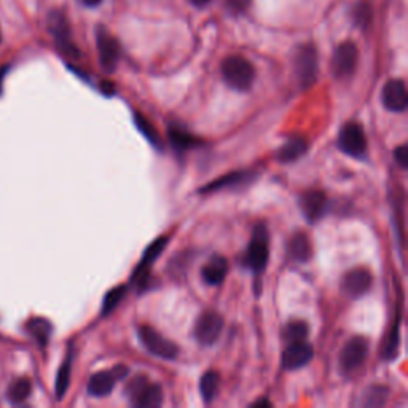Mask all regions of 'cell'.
<instances>
[{"instance_id": "14", "label": "cell", "mask_w": 408, "mask_h": 408, "mask_svg": "<svg viewBox=\"0 0 408 408\" xmlns=\"http://www.w3.org/2000/svg\"><path fill=\"white\" fill-rule=\"evenodd\" d=\"M97 51H99L101 66L107 72L115 70L118 59H120V43L104 29L97 32Z\"/></svg>"}, {"instance_id": "2", "label": "cell", "mask_w": 408, "mask_h": 408, "mask_svg": "<svg viewBox=\"0 0 408 408\" xmlns=\"http://www.w3.org/2000/svg\"><path fill=\"white\" fill-rule=\"evenodd\" d=\"M222 75L226 85L233 90L246 91L254 84L255 70L254 66L242 56H230L222 64Z\"/></svg>"}, {"instance_id": "28", "label": "cell", "mask_w": 408, "mask_h": 408, "mask_svg": "<svg viewBox=\"0 0 408 408\" xmlns=\"http://www.w3.org/2000/svg\"><path fill=\"white\" fill-rule=\"evenodd\" d=\"M70 364H72V358L70 356H67L66 362L61 365L59 369V373H58V378H56V396H58V399H63L67 387H69L70 383Z\"/></svg>"}, {"instance_id": "15", "label": "cell", "mask_w": 408, "mask_h": 408, "mask_svg": "<svg viewBox=\"0 0 408 408\" xmlns=\"http://www.w3.org/2000/svg\"><path fill=\"white\" fill-rule=\"evenodd\" d=\"M383 106L391 112H404L408 106L407 86L404 80H389L381 93Z\"/></svg>"}, {"instance_id": "6", "label": "cell", "mask_w": 408, "mask_h": 408, "mask_svg": "<svg viewBox=\"0 0 408 408\" xmlns=\"http://www.w3.org/2000/svg\"><path fill=\"white\" fill-rule=\"evenodd\" d=\"M139 338L146 346L148 353L157 356L159 359H168L171 360L179 354V348L173 342H169L168 338H164L162 333H158L157 330L147 325H142L139 329Z\"/></svg>"}, {"instance_id": "31", "label": "cell", "mask_w": 408, "mask_h": 408, "mask_svg": "<svg viewBox=\"0 0 408 408\" xmlns=\"http://www.w3.org/2000/svg\"><path fill=\"white\" fill-rule=\"evenodd\" d=\"M394 158H396L397 164H399V166H400L402 169H405V168L408 166V153H407V146H400V147H397L396 150H394Z\"/></svg>"}, {"instance_id": "36", "label": "cell", "mask_w": 408, "mask_h": 408, "mask_svg": "<svg viewBox=\"0 0 408 408\" xmlns=\"http://www.w3.org/2000/svg\"><path fill=\"white\" fill-rule=\"evenodd\" d=\"M80 2L84 5H86V7H97V5H99L102 0H80Z\"/></svg>"}, {"instance_id": "10", "label": "cell", "mask_w": 408, "mask_h": 408, "mask_svg": "<svg viewBox=\"0 0 408 408\" xmlns=\"http://www.w3.org/2000/svg\"><path fill=\"white\" fill-rule=\"evenodd\" d=\"M129 369L125 365H117L113 369L107 371H99V373H95L88 381V392L93 397H104L108 392H112L113 386L118 380L125 378L128 375Z\"/></svg>"}, {"instance_id": "22", "label": "cell", "mask_w": 408, "mask_h": 408, "mask_svg": "<svg viewBox=\"0 0 408 408\" xmlns=\"http://www.w3.org/2000/svg\"><path fill=\"white\" fill-rule=\"evenodd\" d=\"M251 174L247 173H231V174H226L224 177L214 180V182H211L209 185H206V187L201 190L203 193H209V192H217V190H222V188H226V187H231V185H236V184H242L244 180L249 177Z\"/></svg>"}, {"instance_id": "5", "label": "cell", "mask_w": 408, "mask_h": 408, "mask_svg": "<svg viewBox=\"0 0 408 408\" xmlns=\"http://www.w3.org/2000/svg\"><path fill=\"white\" fill-rule=\"evenodd\" d=\"M295 72L303 90H308L318 79V51L311 45H304L297 51Z\"/></svg>"}, {"instance_id": "29", "label": "cell", "mask_w": 408, "mask_h": 408, "mask_svg": "<svg viewBox=\"0 0 408 408\" xmlns=\"http://www.w3.org/2000/svg\"><path fill=\"white\" fill-rule=\"evenodd\" d=\"M125 293H126V286H118L115 289H112V291H108L104 302H102V314H104V316L110 314L113 309L118 307V303L123 300Z\"/></svg>"}, {"instance_id": "32", "label": "cell", "mask_w": 408, "mask_h": 408, "mask_svg": "<svg viewBox=\"0 0 408 408\" xmlns=\"http://www.w3.org/2000/svg\"><path fill=\"white\" fill-rule=\"evenodd\" d=\"M251 0H226V7L233 12H244L249 7Z\"/></svg>"}, {"instance_id": "21", "label": "cell", "mask_w": 408, "mask_h": 408, "mask_svg": "<svg viewBox=\"0 0 408 408\" xmlns=\"http://www.w3.org/2000/svg\"><path fill=\"white\" fill-rule=\"evenodd\" d=\"M219 385H220V378L215 371H208V373L201 376L200 392L204 402L211 404V402L214 400V397L217 396V391H219Z\"/></svg>"}, {"instance_id": "17", "label": "cell", "mask_w": 408, "mask_h": 408, "mask_svg": "<svg viewBox=\"0 0 408 408\" xmlns=\"http://www.w3.org/2000/svg\"><path fill=\"white\" fill-rule=\"evenodd\" d=\"M226 273H229V262H226V258L215 255L206 263L203 271H201V276H203V281L208 286H217V284H220L225 280Z\"/></svg>"}, {"instance_id": "19", "label": "cell", "mask_w": 408, "mask_h": 408, "mask_svg": "<svg viewBox=\"0 0 408 408\" xmlns=\"http://www.w3.org/2000/svg\"><path fill=\"white\" fill-rule=\"evenodd\" d=\"M308 148H309L308 139L295 136V137H291L286 144H284V146L280 148V155H278V157H280L282 163H292L300 157H303V155L308 152Z\"/></svg>"}, {"instance_id": "4", "label": "cell", "mask_w": 408, "mask_h": 408, "mask_svg": "<svg viewBox=\"0 0 408 408\" xmlns=\"http://www.w3.org/2000/svg\"><path fill=\"white\" fill-rule=\"evenodd\" d=\"M338 147L343 153L354 158H362L367 153V137L359 123L349 122L338 134Z\"/></svg>"}, {"instance_id": "18", "label": "cell", "mask_w": 408, "mask_h": 408, "mask_svg": "<svg viewBox=\"0 0 408 408\" xmlns=\"http://www.w3.org/2000/svg\"><path fill=\"white\" fill-rule=\"evenodd\" d=\"M168 136H169V142H171L173 148L179 153L187 152V150H190V148H193L201 144L200 139H196L193 134H190L187 131V129H184L182 126H177V125L169 126Z\"/></svg>"}, {"instance_id": "8", "label": "cell", "mask_w": 408, "mask_h": 408, "mask_svg": "<svg viewBox=\"0 0 408 408\" xmlns=\"http://www.w3.org/2000/svg\"><path fill=\"white\" fill-rule=\"evenodd\" d=\"M224 330V319L215 311H206L198 318L195 324V338L201 344L211 346L219 340Z\"/></svg>"}, {"instance_id": "1", "label": "cell", "mask_w": 408, "mask_h": 408, "mask_svg": "<svg viewBox=\"0 0 408 408\" xmlns=\"http://www.w3.org/2000/svg\"><path fill=\"white\" fill-rule=\"evenodd\" d=\"M125 392L129 402H131V405L137 408H157L162 405V386L152 383V381L144 375H139L136 378L129 381Z\"/></svg>"}, {"instance_id": "16", "label": "cell", "mask_w": 408, "mask_h": 408, "mask_svg": "<svg viewBox=\"0 0 408 408\" xmlns=\"http://www.w3.org/2000/svg\"><path fill=\"white\" fill-rule=\"evenodd\" d=\"M329 201L324 192L319 190H313V192H307L302 195L300 198V208L304 215V219L309 222H316L322 219V215L327 211Z\"/></svg>"}, {"instance_id": "26", "label": "cell", "mask_w": 408, "mask_h": 408, "mask_svg": "<svg viewBox=\"0 0 408 408\" xmlns=\"http://www.w3.org/2000/svg\"><path fill=\"white\" fill-rule=\"evenodd\" d=\"M134 122H136V126H137L139 131H141L144 136H146L148 141L153 144V146H157V147L162 146V139H159L158 131L155 129L152 123L142 115V113H137V112L134 113Z\"/></svg>"}, {"instance_id": "11", "label": "cell", "mask_w": 408, "mask_h": 408, "mask_svg": "<svg viewBox=\"0 0 408 408\" xmlns=\"http://www.w3.org/2000/svg\"><path fill=\"white\" fill-rule=\"evenodd\" d=\"M359 51L358 46L353 42H344L335 50L332 58V70L338 79H346V77L353 75L358 66Z\"/></svg>"}, {"instance_id": "23", "label": "cell", "mask_w": 408, "mask_h": 408, "mask_svg": "<svg viewBox=\"0 0 408 408\" xmlns=\"http://www.w3.org/2000/svg\"><path fill=\"white\" fill-rule=\"evenodd\" d=\"M28 329L32 337L37 340V342L45 346L48 343V338L51 335V324L46 321L43 318H35V319H30L29 324H28Z\"/></svg>"}, {"instance_id": "20", "label": "cell", "mask_w": 408, "mask_h": 408, "mask_svg": "<svg viewBox=\"0 0 408 408\" xmlns=\"http://www.w3.org/2000/svg\"><path fill=\"white\" fill-rule=\"evenodd\" d=\"M311 242L304 233H297L289 242V254L295 262H308L311 258Z\"/></svg>"}, {"instance_id": "35", "label": "cell", "mask_w": 408, "mask_h": 408, "mask_svg": "<svg viewBox=\"0 0 408 408\" xmlns=\"http://www.w3.org/2000/svg\"><path fill=\"white\" fill-rule=\"evenodd\" d=\"M252 407H271V402L268 400V399H262V400H257V402H254V404H252Z\"/></svg>"}, {"instance_id": "24", "label": "cell", "mask_w": 408, "mask_h": 408, "mask_svg": "<svg viewBox=\"0 0 408 408\" xmlns=\"http://www.w3.org/2000/svg\"><path fill=\"white\" fill-rule=\"evenodd\" d=\"M30 391H32L30 381L28 378H18L8 387V399L12 400L13 404H19V402H24L28 399L30 396Z\"/></svg>"}, {"instance_id": "30", "label": "cell", "mask_w": 408, "mask_h": 408, "mask_svg": "<svg viewBox=\"0 0 408 408\" xmlns=\"http://www.w3.org/2000/svg\"><path fill=\"white\" fill-rule=\"evenodd\" d=\"M399 324H400V318L397 316L394 327H392L389 337H387V342L385 344L383 356L386 359H394V356L397 354V344H399Z\"/></svg>"}, {"instance_id": "7", "label": "cell", "mask_w": 408, "mask_h": 408, "mask_svg": "<svg viewBox=\"0 0 408 408\" xmlns=\"http://www.w3.org/2000/svg\"><path fill=\"white\" fill-rule=\"evenodd\" d=\"M367 354H369V342L364 337L351 338L340 353V369L344 373L358 370L365 362Z\"/></svg>"}, {"instance_id": "25", "label": "cell", "mask_w": 408, "mask_h": 408, "mask_svg": "<svg viewBox=\"0 0 408 408\" xmlns=\"http://www.w3.org/2000/svg\"><path fill=\"white\" fill-rule=\"evenodd\" d=\"M387 387L385 386H371L370 389H367V392L364 394V400H362V405L364 407H383L387 400Z\"/></svg>"}, {"instance_id": "37", "label": "cell", "mask_w": 408, "mask_h": 408, "mask_svg": "<svg viewBox=\"0 0 408 408\" xmlns=\"http://www.w3.org/2000/svg\"><path fill=\"white\" fill-rule=\"evenodd\" d=\"M192 2H193L195 5H198V7H204V5L208 3L209 0H192Z\"/></svg>"}, {"instance_id": "27", "label": "cell", "mask_w": 408, "mask_h": 408, "mask_svg": "<svg viewBox=\"0 0 408 408\" xmlns=\"http://www.w3.org/2000/svg\"><path fill=\"white\" fill-rule=\"evenodd\" d=\"M284 338L287 343L292 342H302L308 337V325L303 321H292L286 325L284 329Z\"/></svg>"}, {"instance_id": "34", "label": "cell", "mask_w": 408, "mask_h": 408, "mask_svg": "<svg viewBox=\"0 0 408 408\" xmlns=\"http://www.w3.org/2000/svg\"><path fill=\"white\" fill-rule=\"evenodd\" d=\"M8 72V66H0V93H2V85H3V79Z\"/></svg>"}, {"instance_id": "13", "label": "cell", "mask_w": 408, "mask_h": 408, "mask_svg": "<svg viewBox=\"0 0 408 408\" xmlns=\"http://www.w3.org/2000/svg\"><path fill=\"white\" fill-rule=\"evenodd\" d=\"M313 346L302 340V342H292L287 344L282 354V367L286 370L302 369L313 359Z\"/></svg>"}, {"instance_id": "33", "label": "cell", "mask_w": 408, "mask_h": 408, "mask_svg": "<svg viewBox=\"0 0 408 408\" xmlns=\"http://www.w3.org/2000/svg\"><path fill=\"white\" fill-rule=\"evenodd\" d=\"M358 14H356V21L358 23H369V18H370V10H369V5H360L358 8Z\"/></svg>"}, {"instance_id": "9", "label": "cell", "mask_w": 408, "mask_h": 408, "mask_svg": "<svg viewBox=\"0 0 408 408\" xmlns=\"http://www.w3.org/2000/svg\"><path fill=\"white\" fill-rule=\"evenodd\" d=\"M48 29L51 35L56 40V45L59 46V50L72 58H79V50L75 48V45L70 40V28L67 23L66 17L61 12H51L48 17Z\"/></svg>"}, {"instance_id": "3", "label": "cell", "mask_w": 408, "mask_h": 408, "mask_svg": "<svg viewBox=\"0 0 408 408\" xmlns=\"http://www.w3.org/2000/svg\"><path fill=\"white\" fill-rule=\"evenodd\" d=\"M268 263V233L263 224H258L252 233L251 244L247 247L244 265L252 271L260 273Z\"/></svg>"}, {"instance_id": "12", "label": "cell", "mask_w": 408, "mask_h": 408, "mask_svg": "<svg viewBox=\"0 0 408 408\" xmlns=\"http://www.w3.org/2000/svg\"><path fill=\"white\" fill-rule=\"evenodd\" d=\"M371 287V275L365 268H354L346 273L342 281V291L349 298H359L365 295Z\"/></svg>"}]
</instances>
